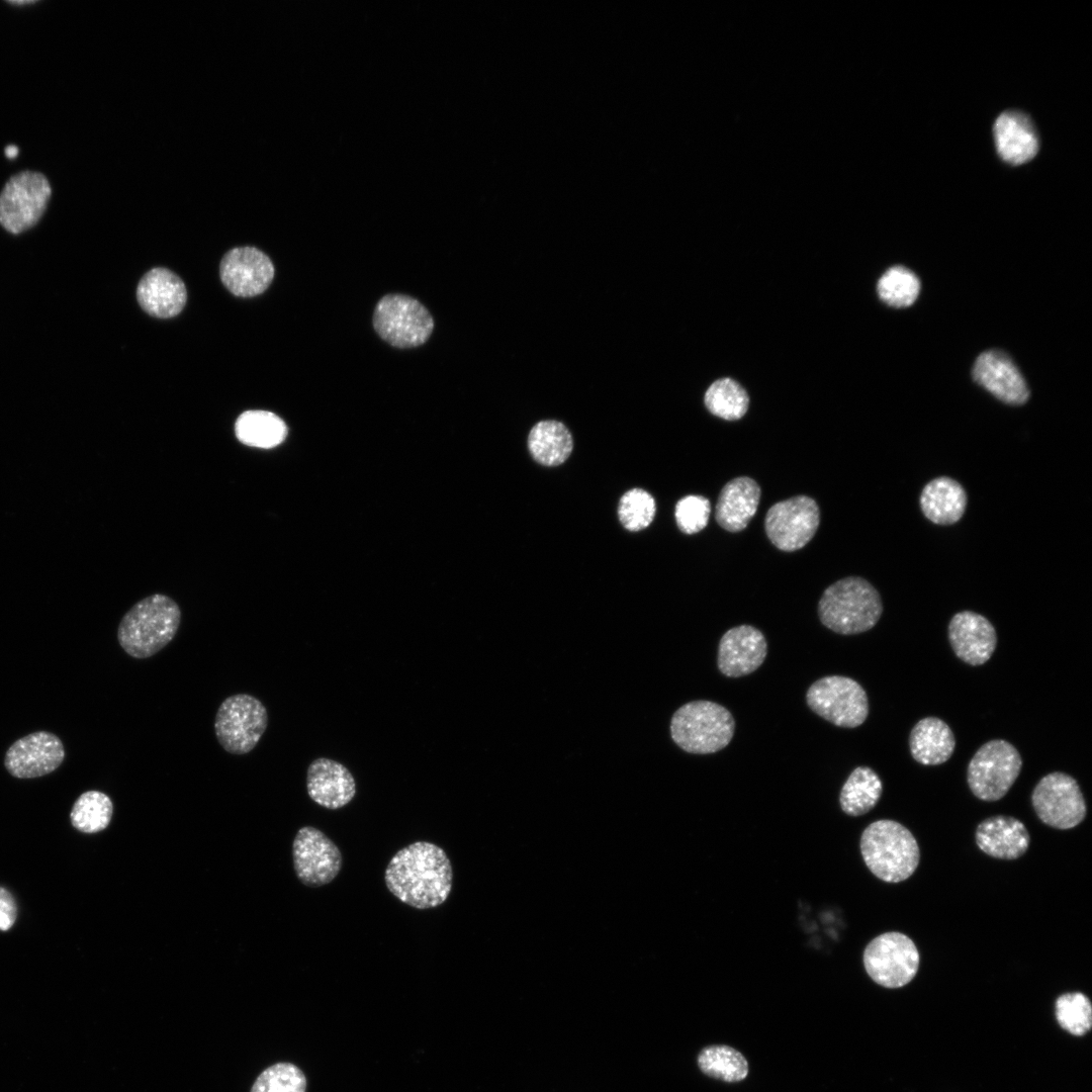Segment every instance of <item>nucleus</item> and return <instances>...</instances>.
<instances>
[{
    "label": "nucleus",
    "mask_w": 1092,
    "mask_h": 1092,
    "mask_svg": "<svg viewBox=\"0 0 1092 1092\" xmlns=\"http://www.w3.org/2000/svg\"><path fill=\"white\" fill-rule=\"evenodd\" d=\"M384 882L388 891L416 909L443 904L452 890L451 861L440 846L417 841L399 849L389 860Z\"/></svg>",
    "instance_id": "1"
},
{
    "label": "nucleus",
    "mask_w": 1092,
    "mask_h": 1092,
    "mask_svg": "<svg viewBox=\"0 0 1092 1092\" xmlns=\"http://www.w3.org/2000/svg\"><path fill=\"white\" fill-rule=\"evenodd\" d=\"M181 621L177 603L162 594L151 595L134 604L122 617L117 640L126 654L149 658L175 637Z\"/></svg>",
    "instance_id": "2"
},
{
    "label": "nucleus",
    "mask_w": 1092,
    "mask_h": 1092,
    "mask_svg": "<svg viewBox=\"0 0 1092 1092\" xmlns=\"http://www.w3.org/2000/svg\"><path fill=\"white\" fill-rule=\"evenodd\" d=\"M883 604L879 592L864 578L847 576L830 584L818 603L821 623L841 635L872 629L880 620Z\"/></svg>",
    "instance_id": "3"
},
{
    "label": "nucleus",
    "mask_w": 1092,
    "mask_h": 1092,
    "mask_svg": "<svg viewBox=\"0 0 1092 1092\" xmlns=\"http://www.w3.org/2000/svg\"><path fill=\"white\" fill-rule=\"evenodd\" d=\"M860 852L868 869L880 880L899 883L917 869L920 851L913 834L889 819L871 823L860 836Z\"/></svg>",
    "instance_id": "4"
},
{
    "label": "nucleus",
    "mask_w": 1092,
    "mask_h": 1092,
    "mask_svg": "<svg viewBox=\"0 0 1092 1092\" xmlns=\"http://www.w3.org/2000/svg\"><path fill=\"white\" fill-rule=\"evenodd\" d=\"M735 720L722 705L698 700L679 707L671 717L670 735L682 750L695 754L715 753L733 738Z\"/></svg>",
    "instance_id": "5"
},
{
    "label": "nucleus",
    "mask_w": 1092,
    "mask_h": 1092,
    "mask_svg": "<svg viewBox=\"0 0 1092 1092\" xmlns=\"http://www.w3.org/2000/svg\"><path fill=\"white\" fill-rule=\"evenodd\" d=\"M51 196L42 173L27 170L11 176L0 192V225L11 235L29 231L41 219Z\"/></svg>",
    "instance_id": "6"
},
{
    "label": "nucleus",
    "mask_w": 1092,
    "mask_h": 1092,
    "mask_svg": "<svg viewBox=\"0 0 1092 1092\" xmlns=\"http://www.w3.org/2000/svg\"><path fill=\"white\" fill-rule=\"evenodd\" d=\"M267 725L268 713L264 704L254 696L236 694L218 707L214 732L226 752L242 755L255 748Z\"/></svg>",
    "instance_id": "7"
},
{
    "label": "nucleus",
    "mask_w": 1092,
    "mask_h": 1092,
    "mask_svg": "<svg viewBox=\"0 0 1092 1092\" xmlns=\"http://www.w3.org/2000/svg\"><path fill=\"white\" fill-rule=\"evenodd\" d=\"M1021 766V756L1011 743L1003 739L990 740L977 750L969 762V788L983 801H998L1010 790Z\"/></svg>",
    "instance_id": "8"
},
{
    "label": "nucleus",
    "mask_w": 1092,
    "mask_h": 1092,
    "mask_svg": "<svg viewBox=\"0 0 1092 1092\" xmlns=\"http://www.w3.org/2000/svg\"><path fill=\"white\" fill-rule=\"evenodd\" d=\"M808 707L824 720L838 727L860 726L869 715V700L854 679L828 675L814 681L806 693Z\"/></svg>",
    "instance_id": "9"
},
{
    "label": "nucleus",
    "mask_w": 1092,
    "mask_h": 1092,
    "mask_svg": "<svg viewBox=\"0 0 1092 1092\" xmlns=\"http://www.w3.org/2000/svg\"><path fill=\"white\" fill-rule=\"evenodd\" d=\"M373 326L377 334L397 348L424 344L431 336L434 321L417 299L403 294H388L376 304Z\"/></svg>",
    "instance_id": "10"
},
{
    "label": "nucleus",
    "mask_w": 1092,
    "mask_h": 1092,
    "mask_svg": "<svg viewBox=\"0 0 1092 1092\" xmlns=\"http://www.w3.org/2000/svg\"><path fill=\"white\" fill-rule=\"evenodd\" d=\"M863 966L871 979L885 988H900L914 979L919 952L907 935L890 931L872 939L863 950Z\"/></svg>",
    "instance_id": "11"
},
{
    "label": "nucleus",
    "mask_w": 1092,
    "mask_h": 1092,
    "mask_svg": "<svg viewBox=\"0 0 1092 1092\" xmlns=\"http://www.w3.org/2000/svg\"><path fill=\"white\" fill-rule=\"evenodd\" d=\"M819 523L820 510L816 500L800 494L772 505L764 518V530L778 549L793 552L811 541Z\"/></svg>",
    "instance_id": "12"
},
{
    "label": "nucleus",
    "mask_w": 1092,
    "mask_h": 1092,
    "mask_svg": "<svg viewBox=\"0 0 1092 1092\" xmlns=\"http://www.w3.org/2000/svg\"><path fill=\"white\" fill-rule=\"evenodd\" d=\"M1031 803L1038 818L1057 829L1073 828L1086 816V803L1077 781L1061 771L1039 780L1032 791Z\"/></svg>",
    "instance_id": "13"
},
{
    "label": "nucleus",
    "mask_w": 1092,
    "mask_h": 1092,
    "mask_svg": "<svg viewBox=\"0 0 1092 1092\" xmlns=\"http://www.w3.org/2000/svg\"><path fill=\"white\" fill-rule=\"evenodd\" d=\"M293 867L298 880L317 888L331 883L342 868L339 847L315 827H301L292 843Z\"/></svg>",
    "instance_id": "14"
},
{
    "label": "nucleus",
    "mask_w": 1092,
    "mask_h": 1092,
    "mask_svg": "<svg viewBox=\"0 0 1092 1092\" xmlns=\"http://www.w3.org/2000/svg\"><path fill=\"white\" fill-rule=\"evenodd\" d=\"M65 758L62 740L49 731H37L16 740L7 749L4 765L17 779H33L56 770Z\"/></svg>",
    "instance_id": "15"
},
{
    "label": "nucleus",
    "mask_w": 1092,
    "mask_h": 1092,
    "mask_svg": "<svg viewBox=\"0 0 1092 1092\" xmlns=\"http://www.w3.org/2000/svg\"><path fill=\"white\" fill-rule=\"evenodd\" d=\"M274 272L269 257L254 247L232 249L223 256L219 267L223 285L240 297H252L265 291Z\"/></svg>",
    "instance_id": "16"
},
{
    "label": "nucleus",
    "mask_w": 1092,
    "mask_h": 1092,
    "mask_svg": "<svg viewBox=\"0 0 1092 1092\" xmlns=\"http://www.w3.org/2000/svg\"><path fill=\"white\" fill-rule=\"evenodd\" d=\"M766 655L767 643L762 632L751 625H740L721 637L717 665L725 676L740 677L755 671Z\"/></svg>",
    "instance_id": "17"
},
{
    "label": "nucleus",
    "mask_w": 1092,
    "mask_h": 1092,
    "mask_svg": "<svg viewBox=\"0 0 1092 1092\" xmlns=\"http://www.w3.org/2000/svg\"><path fill=\"white\" fill-rule=\"evenodd\" d=\"M973 378L1007 404L1022 405L1029 398V389L1020 371L1000 350H988L979 355L973 367Z\"/></svg>",
    "instance_id": "18"
},
{
    "label": "nucleus",
    "mask_w": 1092,
    "mask_h": 1092,
    "mask_svg": "<svg viewBox=\"0 0 1092 1092\" xmlns=\"http://www.w3.org/2000/svg\"><path fill=\"white\" fill-rule=\"evenodd\" d=\"M948 639L956 655L971 665L986 663L997 644L995 628L981 614L962 611L948 624Z\"/></svg>",
    "instance_id": "19"
},
{
    "label": "nucleus",
    "mask_w": 1092,
    "mask_h": 1092,
    "mask_svg": "<svg viewBox=\"0 0 1092 1092\" xmlns=\"http://www.w3.org/2000/svg\"><path fill=\"white\" fill-rule=\"evenodd\" d=\"M306 790L309 798L317 805L336 810L354 799L356 782L344 764L327 757H318L307 767Z\"/></svg>",
    "instance_id": "20"
},
{
    "label": "nucleus",
    "mask_w": 1092,
    "mask_h": 1092,
    "mask_svg": "<svg viewBox=\"0 0 1092 1092\" xmlns=\"http://www.w3.org/2000/svg\"><path fill=\"white\" fill-rule=\"evenodd\" d=\"M136 298L150 315L169 318L181 312L186 303L187 292L178 275L169 269L158 267L142 277L136 288Z\"/></svg>",
    "instance_id": "21"
},
{
    "label": "nucleus",
    "mask_w": 1092,
    "mask_h": 1092,
    "mask_svg": "<svg viewBox=\"0 0 1092 1092\" xmlns=\"http://www.w3.org/2000/svg\"><path fill=\"white\" fill-rule=\"evenodd\" d=\"M758 483L748 476H738L721 489L715 507V520L724 530H744L755 515L760 500Z\"/></svg>",
    "instance_id": "22"
},
{
    "label": "nucleus",
    "mask_w": 1092,
    "mask_h": 1092,
    "mask_svg": "<svg viewBox=\"0 0 1092 1092\" xmlns=\"http://www.w3.org/2000/svg\"><path fill=\"white\" fill-rule=\"evenodd\" d=\"M976 843L986 854L1000 859H1016L1029 846V834L1024 824L1010 816H992L976 829Z\"/></svg>",
    "instance_id": "23"
},
{
    "label": "nucleus",
    "mask_w": 1092,
    "mask_h": 1092,
    "mask_svg": "<svg viewBox=\"0 0 1092 1092\" xmlns=\"http://www.w3.org/2000/svg\"><path fill=\"white\" fill-rule=\"evenodd\" d=\"M993 130L997 152L1004 162L1021 165L1036 155L1037 135L1025 114L1005 111L997 117Z\"/></svg>",
    "instance_id": "24"
},
{
    "label": "nucleus",
    "mask_w": 1092,
    "mask_h": 1092,
    "mask_svg": "<svg viewBox=\"0 0 1092 1092\" xmlns=\"http://www.w3.org/2000/svg\"><path fill=\"white\" fill-rule=\"evenodd\" d=\"M967 502L963 485L948 476H939L926 483L919 498L923 515L936 525H952L960 521Z\"/></svg>",
    "instance_id": "25"
},
{
    "label": "nucleus",
    "mask_w": 1092,
    "mask_h": 1092,
    "mask_svg": "<svg viewBox=\"0 0 1092 1092\" xmlns=\"http://www.w3.org/2000/svg\"><path fill=\"white\" fill-rule=\"evenodd\" d=\"M909 747L917 762L937 765L949 759L956 747V739L944 721L936 717H926L912 728Z\"/></svg>",
    "instance_id": "26"
},
{
    "label": "nucleus",
    "mask_w": 1092,
    "mask_h": 1092,
    "mask_svg": "<svg viewBox=\"0 0 1092 1092\" xmlns=\"http://www.w3.org/2000/svg\"><path fill=\"white\" fill-rule=\"evenodd\" d=\"M528 449L532 457L544 466H558L570 456L573 439L560 421L537 422L528 434Z\"/></svg>",
    "instance_id": "27"
},
{
    "label": "nucleus",
    "mask_w": 1092,
    "mask_h": 1092,
    "mask_svg": "<svg viewBox=\"0 0 1092 1092\" xmlns=\"http://www.w3.org/2000/svg\"><path fill=\"white\" fill-rule=\"evenodd\" d=\"M287 427L277 415L261 410L242 413L236 421L238 440L247 445L270 449L281 444L287 436Z\"/></svg>",
    "instance_id": "28"
},
{
    "label": "nucleus",
    "mask_w": 1092,
    "mask_h": 1092,
    "mask_svg": "<svg viewBox=\"0 0 1092 1092\" xmlns=\"http://www.w3.org/2000/svg\"><path fill=\"white\" fill-rule=\"evenodd\" d=\"M882 792L883 784L877 772L871 767L858 766L841 788L840 807L849 816L863 815L877 805Z\"/></svg>",
    "instance_id": "29"
},
{
    "label": "nucleus",
    "mask_w": 1092,
    "mask_h": 1092,
    "mask_svg": "<svg viewBox=\"0 0 1092 1092\" xmlns=\"http://www.w3.org/2000/svg\"><path fill=\"white\" fill-rule=\"evenodd\" d=\"M704 404L713 416L726 421H736L746 414L749 396L737 381L725 377L714 381L707 388Z\"/></svg>",
    "instance_id": "30"
},
{
    "label": "nucleus",
    "mask_w": 1092,
    "mask_h": 1092,
    "mask_svg": "<svg viewBox=\"0 0 1092 1092\" xmlns=\"http://www.w3.org/2000/svg\"><path fill=\"white\" fill-rule=\"evenodd\" d=\"M113 814L111 799L99 791H87L75 801L71 813V824L83 833H97L110 823Z\"/></svg>",
    "instance_id": "31"
},
{
    "label": "nucleus",
    "mask_w": 1092,
    "mask_h": 1092,
    "mask_svg": "<svg viewBox=\"0 0 1092 1092\" xmlns=\"http://www.w3.org/2000/svg\"><path fill=\"white\" fill-rule=\"evenodd\" d=\"M698 1066L707 1076L725 1082H738L746 1078L748 1063L744 1056L728 1045H709L698 1056Z\"/></svg>",
    "instance_id": "32"
},
{
    "label": "nucleus",
    "mask_w": 1092,
    "mask_h": 1092,
    "mask_svg": "<svg viewBox=\"0 0 1092 1092\" xmlns=\"http://www.w3.org/2000/svg\"><path fill=\"white\" fill-rule=\"evenodd\" d=\"M920 283L917 276L903 266L889 268L879 279L877 291L888 305L906 307L918 296Z\"/></svg>",
    "instance_id": "33"
},
{
    "label": "nucleus",
    "mask_w": 1092,
    "mask_h": 1092,
    "mask_svg": "<svg viewBox=\"0 0 1092 1092\" xmlns=\"http://www.w3.org/2000/svg\"><path fill=\"white\" fill-rule=\"evenodd\" d=\"M304 1072L290 1062H278L265 1068L254 1081L250 1092H306Z\"/></svg>",
    "instance_id": "34"
},
{
    "label": "nucleus",
    "mask_w": 1092,
    "mask_h": 1092,
    "mask_svg": "<svg viewBox=\"0 0 1092 1092\" xmlns=\"http://www.w3.org/2000/svg\"><path fill=\"white\" fill-rule=\"evenodd\" d=\"M1055 1014L1061 1027L1073 1035H1084L1091 1028V1002L1083 993L1071 992L1058 997Z\"/></svg>",
    "instance_id": "35"
},
{
    "label": "nucleus",
    "mask_w": 1092,
    "mask_h": 1092,
    "mask_svg": "<svg viewBox=\"0 0 1092 1092\" xmlns=\"http://www.w3.org/2000/svg\"><path fill=\"white\" fill-rule=\"evenodd\" d=\"M655 513V499L642 488L626 491L618 505L619 520L624 528L631 532L647 528L652 523Z\"/></svg>",
    "instance_id": "36"
},
{
    "label": "nucleus",
    "mask_w": 1092,
    "mask_h": 1092,
    "mask_svg": "<svg viewBox=\"0 0 1092 1092\" xmlns=\"http://www.w3.org/2000/svg\"><path fill=\"white\" fill-rule=\"evenodd\" d=\"M710 514V500L697 494L684 496L676 503L674 509L678 529L689 535L702 531L709 522Z\"/></svg>",
    "instance_id": "37"
},
{
    "label": "nucleus",
    "mask_w": 1092,
    "mask_h": 1092,
    "mask_svg": "<svg viewBox=\"0 0 1092 1092\" xmlns=\"http://www.w3.org/2000/svg\"><path fill=\"white\" fill-rule=\"evenodd\" d=\"M17 917V906L12 894L0 887V930L7 931L14 924Z\"/></svg>",
    "instance_id": "38"
},
{
    "label": "nucleus",
    "mask_w": 1092,
    "mask_h": 1092,
    "mask_svg": "<svg viewBox=\"0 0 1092 1092\" xmlns=\"http://www.w3.org/2000/svg\"><path fill=\"white\" fill-rule=\"evenodd\" d=\"M36 1H33V0L32 1L31 0H27V1L26 0H24V1H19V0L9 1V3L13 4V5H26V4H33Z\"/></svg>",
    "instance_id": "39"
},
{
    "label": "nucleus",
    "mask_w": 1092,
    "mask_h": 1092,
    "mask_svg": "<svg viewBox=\"0 0 1092 1092\" xmlns=\"http://www.w3.org/2000/svg\"><path fill=\"white\" fill-rule=\"evenodd\" d=\"M6 154L9 158L15 157L17 155V149L14 147H8L6 150Z\"/></svg>",
    "instance_id": "40"
}]
</instances>
